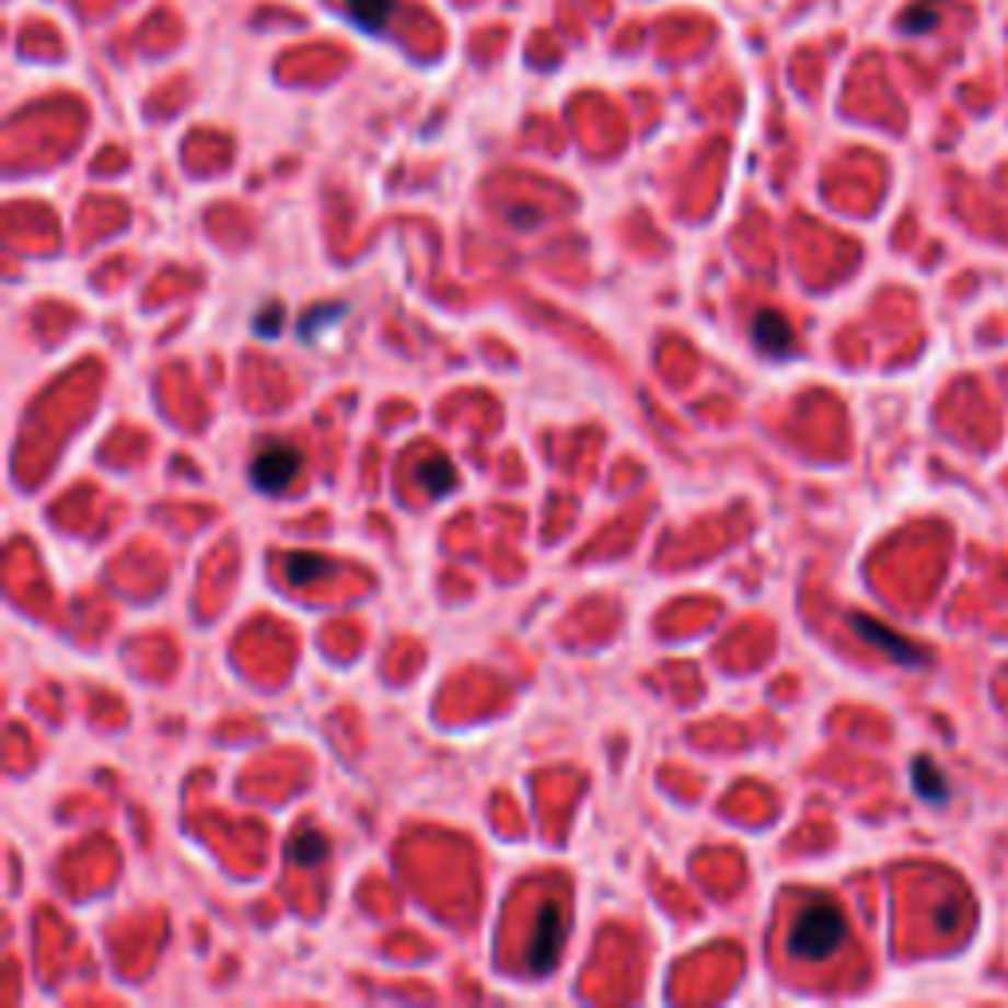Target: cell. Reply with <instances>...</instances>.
Instances as JSON below:
<instances>
[{"mask_svg":"<svg viewBox=\"0 0 1008 1008\" xmlns=\"http://www.w3.org/2000/svg\"><path fill=\"white\" fill-rule=\"evenodd\" d=\"M843 941H847V918L827 899L803 902L784 930V950L796 961H827L843 950Z\"/></svg>","mask_w":1008,"mask_h":1008,"instance_id":"6da1fadb","label":"cell"},{"mask_svg":"<svg viewBox=\"0 0 1008 1008\" xmlns=\"http://www.w3.org/2000/svg\"><path fill=\"white\" fill-rule=\"evenodd\" d=\"M300 465H304V453L296 445H265L253 457L248 473H253V485L260 493H285L300 473Z\"/></svg>","mask_w":1008,"mask_h":1008,"instance_id":"7a4b0ae2","label":"cell"},{"mask_svg":"<svg viewBox=\"0 0 1008 1008\" xmlns=\"http://www.w3.org/2000/svg\"><path fill=\"white\" fill-rule=\"evenodd\" d=\"M851 627L862 642L887 650V654H891L894 662H902V667H922V650L914 647V642H906L902 635H894L891 627H882V623H874V618H867V615H851Z\"/></svg>","mask_w":1008,"mask_h":1008,"instance_id":"3957f363","label":"cell"},{"mask_svg":"<svg viewBox=\"0 0 1008 1008\" xmlns=\"http://www.w3.org/2000/svg\"><path fill=\"white\" fill-rule=\"evenodd\" d=\"M559 941H564V914H559V911H544V914H540L536 938H532V950H529V965H532V970L548 973L552 965H556Z\"/></svg>","mask_w":1008,"mask_h":1008,"instance_id":"277c9868","label":"cell"},{"mask_svg":"<svg viewBox=\"0 0 1008 1008\" xmlns=\"http://www.w3.org/2000/svg\"><path fill=\"white\" fill-rule=\"evenodd\" d=\"M753 339L761 351L768 355H788V347H792V327L784 324L776 312H761L753 320Z\"/></svg>","mask_w":1008,"mask_h":1008,"instance_id":"5b68a950","label":"cell"},{"mask_svg":"<svg viewBox=\"0 0 1008 1008\" xmlns=\"http://www.w3.org/2000/svg\"><path fill=\"white\" fill-rule=\"evenodd\" d=\"M914 788H918L922 800H930V803L950 800V780H946V773H941L930 756H918V761H914Z\"/></svg>","mask_w":1008,"mask_h":1008,"instance_id":"8992f818","label":"cell"},{"mask_svg":"<svg viewBox=\"0 0 1008 1008\" xmlns=\"http://www.w3.org/2000/svg\"><path fill=\"white\" fill-rule=\"evenodd\" d=\"M347 4V12H351V20L359 24V28H367V32H374V28H382L386 24V16H391V0H343Z\"/></svg>","mask_w":1008,"mask_h":1008,"instance_id":"52a82bcc","label":"cell"},{"mask_svg":"<svg viewBox=\"0 0 1008 1008\" xmlns=\"http://www.w3.org/2000/svg\"><path fill=\"white\" fill-rule=\"evenodd\" d=\"M324 847H327V839H324L320 832L296 835V843H292V859H296V862H320V859H324Z\"/></svg>","mask_w":1008,"mask_h":1008,"instance_id":"ba28073f","label":"cell"},{"mask_svg":"<svg viewBox=\"0 0 1008 1008\" xmlns=\"http://www.w3.org/2000/svg\"><path fill=\"white\" fill-rule=\"evenodd\" d=\"M938 24V9H926V4H918V9L906 12V20H902V32H926Z\"/></svg>","mask_w":1008,"mask_h":1008,"instance_id":"9c48e42d","label":"cell"},{"mask_svg":"<svg viewBox=\"0 0 1008 1008\" xmlns=\"http://www.w3.org/2000/svg\"><path fill=\"white\" fill-rule=\"evenodd\" d=\"M320 568H324V564H320V559H308V556H292V559H288V564H285V576H288V579H292V583H304V579H312V576H315V571H320Z\"/></svg>","mask_w":1008,"mask_h":1008,"instance_id":"30bf717a","label":"cell"}]
</instances>
